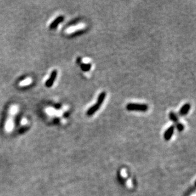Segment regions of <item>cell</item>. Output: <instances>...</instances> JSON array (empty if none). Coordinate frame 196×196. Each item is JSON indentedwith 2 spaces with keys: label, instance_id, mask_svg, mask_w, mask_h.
I'll return each instance as SVG.
<instances>
[{
  "label": "cell",
  "instance_id": "52a82bcc",
  "mask_svg": "<svg viewBox=\"0 0 196 196\" xmlns=\"http://www.w3.org/2000/svg\"><path fill=\"white\" fill-rule=\"evenodd\" d=\"M105 97H106V92L105 91H102L101 93H100L98 97L97 104L101 106V105L104 102V101L105 98Z\"/></svg>",
  "mask_w": 196,
  "mask_h": 196
},
{
  "label": "cell",
  "instance_id": "9c48e42d",
  "mask_svg": "<svg viewBox=\"0 0 196 196\" xmlns=\"http://www.w3.org/2000/svg\"><path fill=\"white\" fill-rule=\"evenodd\" d=\"M80 67L83 71L88 72L91 68V64H81Z\"/></svg>",
  "mask_w": 196,
  "mask_h": 196
},
{
  "label": "cell",
  "instance_id": "3957f363",
  "mask_svg": "<svg viewBox=\"0 0 196 196\" xmlns=\"http://www.w3.org/2000/svg\"><path fill=\"white\" fill-rule=\"evenodd\" d=\"M174 131H175V126L174 125L170 126L168 128V129L166 131L164 134V137L166 140H169L171 139V138L174 133Z\"/></svg>",
  "mask_w": 196,
  "mask_h": 196
},
{
  "label": "cell",
  "instance_id": "6da1fadb",
  "mask_svg": "<svg viewBox=\"0 0 196 196\" xmlns=\"http://www.w3.org/2000/svg\"><path fill=\"white\" fill-rule=\"evenodd\" d=\"M126 109L129 111H142L146 112L148 110V105L146 104L130 103L126 105Z\"/></svg>",
  "mask_w": 196,
  "mask_h": 196
},
{
  "label": "cell",
  "instance_id": "7a4b0ae2",
  "mask_svg": "<svg viewBox=\"0 0 196 196\" xmlns=\"http://www.w3.org/2000/svg\"><path fill=\"white\" fill-rule=\"evenodd\" d=\"M57 76V71L56 70H53L52 74H51V75H50V77H49V79H48L45 83V85L46 87H48V88H50V87L53 85V84L54 83L55 79H56Z\"/></svg>",
  "mask_w": 196,
  "mask_h": 196
},
{
  "label": "cell",
  "instance_id": "30bf717a",
  "mask_svg": "<svg viewBox=\"0 0 196 196\" xmlns=\"http://www.w3.org/2000/svg\"><path fill=\"white\" fill-rule=\"evenodd\" d=\"M32 83V79L31 78H27L25 80L21 81L19 84V85L20 86H27L29 84H30Z\"/></svg>",
  "mask_w": 196,
  "mask_h": 196
},
{
  "label": "cell",
  "instance_id": "8fae6325",
  "mask_svg": "<svg viewBox=\"0 0 196 196\" xmlns=\"http://www.w3.org/2000/svg\"><path fill=\"white\" fill-rule=\"evenodd\" d=\"M177 129L179 131V132H181V131H183L184 129V126L183 124H181L180 122H178L176 126Z\"/></svg>",
  "mask_w": 196,
  "mask_h": 196
},
{
  "label": "cell",
  "instance_id": "5b68a950",
  "mask_svg": "<svg viewBox=\"0 0 196 196\" xmlns=\"http://www.w3.org/2000/svg\"><path fill=\"white\" fill-rule=\"evenodd\" d=\"M64 20V17L63 16H59L55 20H53V22L50 24V28L51 29H55L58 26H59V24H60Z\"/></svg>",
  "mask_w": 196,
  "mask_h": 196
},
{
  "label": "cell",
  "instance_id": "277c9868",
  "mask_svg": "<svg viewBox=\"0 0 196 196\" xmlns=\"http://www.w3.org/2000/svg\"><path fill=\"white\" fill-rule=\"evenodd\" d=\"M190 109H191L190 104H188V103L185 104L181 107V108L179 111V114L180 115H185L188 114V112H189Z\"/></svg>",
  "mask_w": 196,
  "mask_h": 196
},
{
  "label": "cell",
  "instance_id": "8992f818",
  "mask_svg": "<svg viewBox=\"0 0 196 196\" xmlns=\"http://www.w3.org/2000/svg\"><path fill=\"white\" fill-rule=\"evenodd\" d=\"M100 105H99L98 104H96L95 105H93V106H91L89 109L87 111V112H86V114L90 116V115H92L93 114H95L98 109L100 108Z\"/></svg>",
  "mask_w": 196,
  "mask_h": 196
},
{
  "label": "cell",
  "instance_id": "ba28073f",
  "mask_svg": "<svg viewBox=\"0 0 196 196\" xmlns=\"http://www.w3.org/2000/svg\"><path fill=\"white\" fill-rule=\"evenodd\" d=\"M169 118H170V119L171 121H172L174 123H176V124H177V123H178V118L177 117V115L174 113L173 112H170V114H169Z\"/></svg>",
  "mask_w": 196,
  "mask_h": 196
},
{
  "label": "cell",
  "instance_id": "7c38bea8",
  "mask_svg": "<svg viewBox=\"0 0 196 196\" xmlns=\"http://www.w3.org/2000/svg\"><path fill=\"white\" fill-rule=\"evenodd\" d=\"M77 64H81V57H78L77 59Z\"/></svg>",
  "mask_w": 196,
  "mask_h": 196
}]
</instances>
